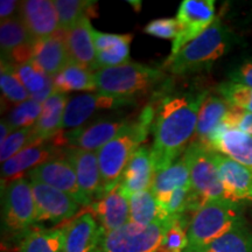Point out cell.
<instances>
[{
  "label": "cell",
  "mask_w": 252,
  "mask_h": 252,
  "mask_svg": "<svg viewBox=\"0 0 252 252\" xmlns=\"http://www.w3.org/2000/svg\"><path fill=\"white\" fill-rule=\"evenodd\" d=\"M207 97V90L187 91L160 100L153 124L154 174L175 162L191 144L198 113Z\"/></svg>",
  "instance_id": "cell-1"
},
{
  "label": "cell",
  "mask_w": 252,
  "mask_h": 252,
  "mask_svg": "<svg viewBox=\"0 0 252 252\" xmlns=\"http://www.w3.org/2000/svg\"><path fill=\"white\" fill-rule=\"evenodd\" d=\"M154 118L156 110L151 105L146 106L137 121L131 122L117 137L97 152L102 178V194L99 197L121 182L132 156L146 139L151 126L154 124Z\"/></svg>",
  "instance_id": "cell-2"
},
{
  "label": "cell",
  "mask_w": 252,
  "mask_h": 252,
  "mask_svg": "<svg viewBox=\"0 0 252 252\" xmlns=\"http://www.w3.org/2000/svg\"><path fill=\"white\" fill-rule=\"evenodd\" d=\"M235 43V34L220 18H216L200 36L186 45L174 58L166 59L163 67L174 75L193 74L209 69Z\"/></svg>",
  "instance_id": "cell-3"
},
{
  "label": "cell",
  "mask_w": 252,
  "mask_h": 252,
  "mask_svg": "<svg viewBox=\"0 0 252 252\" xmlns=\"http://www.w3.org/2000/svg\"><path fill=\"white\" fill-rule=\"evenodd\" d=\"M242 220L238 203L226 198L208 201L189 222L188 245L184 252H203Z\"/></svg>",
  "instance_id": "cell-4"
},
{
  "label": "cell",
  "mask_w": 252,
  "mask_h": 252,
  "mask_svg": "<svg viewBox=\"0 0 252 252\" xmlns=\"http://www.w3.org/2000/svg\"><path fill=\"white\" fill-rule=\"evenodd\" d=\"M184 156L188 163L191 184L187 213H193L194 215L208 201L225 198L224 189L214 162L212 150L194 141L189 145Z\"/></svg>",
  "instance_id": "cell-5"
},
{
  "label": "cell",
  "mask_w": 252,
  "mask_h": 252,
  "mask_svg": "<svg viewBox=\"0 0 252 252\" xmlns=\"http://www.w3.org/2000/svg\"><path fill=\"white\" fill-rule=\"evenodd\" d=\"M97 91L110 96L133 98L159 83L163 72L140 63L128 62L118 67L94 71Z\"/></svg>",
  "instance_id": "cell-6"
},
{
  "label": "cell",
  "mask_w": 252,
  "mask_h": 252,
  "mask_svg": "<svg viewBox=\"0 0 252 252\" xmlns=\"http://www.w3.org/2000/svg\"><path fill=\"white\" fill-rule=\"evenodd\" d=\"M178 220L163 217L146 226L126 223L117 230L104 232L99 252H157Z\"/></svg>",
  "instance_id": "cell-7"
},
{
  "label": "cell",
  "mask_w": 252,
  "mask_h": 252,
  "mask_svg": "<svg viewBox=\"0 0 252 252\" xmlns=\"http://www.w3.org/2000/svg\"><path fill=\"white\" fill-rule=\"evenodd\" d=\"M2 230L21 236L36 222V206L31 180L20 178L2 189Z\"/></svg>",
  "instance_id": "cell-8"
},
{
  "label": "cell",
  "mask_w": 252,
  "mask_h": 252,
  "mask_svg": "<svg viewBox=\"0 0 252 252\" xmlns=\"http://www.w3.org/2000/svg\"><path fill=\"white\" fill-rule=\"evenodd\" d=\"M127 118H102L68 132L60 131L50 140L55 146L98 152L130 124Z\"/></svg>",
  "instance_id": "cell-9"
},
{
  "label": "cell",
  "mask_w": 252,
  "mask_h": 252,
  "mask_svg": "<svg viewBox=\"0 0 252 252\" xmlns=\"http://www.w3.org/2000/svg\"><path fill=\"white\" fill-rule=\"evenodd\" d=\"M216 19L214 0H184L176 14L178 34L172 45V59L186 45L200 36Z\"/></svg>",
  "instance_id": "cell-10"
},
{
  "label": "cell",
  "mask_w": 252,
  "mask_h": 252,
  "mask_svg": "<svg viewBox=\"0 0 252 252\" xmlns=\"http://www.w3.org/2000/svg\"><path fill=\"white\" fill-rule=\"evenodd\" d=\"M133 102L132 98L110 96L104 94H84L75 96L68 100L63 115L61 131L75 130L81 127L94 117L97 112L108 111L128 105Z\"/></svg>",
  "instance_id": "cell-11"
},
{
  "label": "cell",
  "mask_w": 252,
  "mask_h": 252,
  "mask_svg": "<svg viewBox=\"0 0 252 252\" xmlns=\"http://www.w3.org/2000/svg\"><path fill=\"white\" fill-rule=\"evenodd\" d=\"M31 180H36L41 184L48 185L50 187L59 189L63 193L70 195L77 201L80 206H89L90 202L87 200L78 186L77 176L70 163L64 157L49 160L28 173Z\"/></svg>",
  "instance_id": "cell-12"
},
{
  "label": "cell",
  "mask_w": 252,
  "mask_h": 252,
  "mask_svg": "<svg viewBox=\"0 0 252 252\" xmlns=\"http://www.w3.org/2000/svg\"><path fill=\"white\" fill-rule=\"evenodd\" d=\"M31 184L35 198L36 222H62L77 213L80 204L70 195L36 180H31Z\"/></svg>",
  "instance_id": "cell-13"
},
{
  "label": "cell",
  "mask_w": 252,
  "mask_h": 252,
  "mask_svg": "<svg viewBox=\"0 0 252 252\" xmlns=\"http://www.w3.org/2000/svg\"><path fill=\"white\" fill-rule=\"evenodd\" d=\"M226 200L232 202L252 201V171L223 154L212 150Z\"/></svg>",
  "instance_id": "cell-14"
},
{
  "label": "cell",
  "mask_w": 252,
  "mask_h": 252,
  "mask_svg": "<svg viewBox=\"0 0 252 252\" xmlns=\"http://www.w3.org/2000/svg\"><path fill=\"white\" fill-rule=\"evenodd\" d=\"M19 17L34 41L53 36L61 31L58 11L50 0L20 1Z\"/></svg>",
  "instance_id": "cell-15"
},
{
  "label": "cell",
  "mask_w": 252,
  "mask_h": 252,
  "mask_svg": "<svg viewBox=\"0 0 252 252\" xmlns=\"http://www.w3.org/2000/svg\"><path fill=\"white\" fill-rule=\"evenodd\" d=\"M63 157L76 173L78 186L84 196L91 203L102 194V178L97 152H90L75 147L63 150Z\"/></svg>",
  "instance_id": "cell-16"
},
{
  "label": "cell",
  "mask_w": 252,
  "mask_h": 252,
  "mask_svg": "<svg viewBox=\"0 0 252 252\" xmlns=\"http://www.w3.org/2000/svg\"><path fill=\"white\" fill-rule=\"evenodd\" d=\"M94 216L104 232H111L130 222V197L121 182L93 203Z\"/></svg>",
  "instance_id": "cell-17"
},
{
  "label": "cell",
  "mask_w": 252,
  "mask_h": 252,
  "mask_svg": "<svg viewBox=\"0 0 252 252\" xmlns=\"http://www.w3.org/2000/svg\"><path fill=\"white\" fill-rule=\"evenodd\" d=\"M59 153L63 154V151L59 150L54 144L45 143L23 150L1 165V186L4 187L5 184L8 185L17 179L24 178L26 172L28 174L37 166L60 158Z\"/></svg>",
  "instance_id": "cell-18"
},
{
  "label": "cell",
  "mask_w": 252,
  "mask_h": 252,
  "mask_svg": "<svg viewBox=\"0 0 252 252\" xmlns=\"http://www.w3.org/2000/svg\"><path fill=\"white\" fill-rule=\"evenodd\" d=\"M63 252H99L104 230L93 213H84L64 226Z\"/></svg>",
  "instance_id": "cell-19"
},
{
  "label": "cell",
  "mask_w": 252,
  "mask_h": 252,
  "mask_svg": "<svg viewBox=\"0 0 252 252\" xmlns=\"http://www.w3.org/2000/svg\"><path fill=\"white\" fill-rule=\"evenodd\" d=\"M93 32L94 28L90 24V19L84 18L70 31L65 32L64 40L71 63L97 71Z\"/></svg>",
  "instance_id": "cell-20"
},
{
  "label": "cell",
  "mask_w": 252,
  "mask_h": 252,
  "mask_svg": "<svg viewBox=\"0 0 252 252\" xmlns=\"http://www.w3.org/2000/svg\"><path fill=\"white\" fill-rule=\"evenodd\" d=\"M65 32L35 41L33 47V61L50 77H54L70 63L65 45Z\"/></svg>",
  "instance_id": "cell-21"
},
{
  "label": "cell",
  "mask_w": 252,
  "mask_h": 252,
  "mask_svg": "<svg viewBox=\"0 0 252 252\" xmlns=\"http://www.w3.org/2000/svg\"><path fill=\"white\" fill-rule=\"evenodd\" d=\"M209 150L231 158L252 171V135L224 125L207 145Z\"/></svg>",
  "instance_id": "cell-22"
},
{
  "label": "cell",
  "mask_w": 252,
  "mask_h": 252,
  "mask_svg": "<svg viewBox=\"0 0 252 252\" xmlns=\"http://www.w3.org/2000/svg\"><path fill=\"white\" fill-rule=\"evenodd\" d=\"M154 176L152 151L140 146L135 151L126 166L121 179V185L127 196L151 188Z\"/></svg>",
  "instance_id": "cell-23"
},
{
  "label": "cell",
  "mask_w": 252,
  "mask_h": 252,
  "mask_svg": "<svg viewBox=\"0 0 252 252\" xmlns=\"http://www.w3.org/2000/svg\"><path fill=\"white\" fill-rule=\"evenodd\" d=\"M232 106L224 98L209 96L201 106L193 141L207 146L212 138L224 126L225 117Z\"/></svg>",
  "instance_id": "cell-24"
},
{
  "label": "cell",
  "mask_w": 252,
  "mask_h": 252,
  "mask_svg": "<svg viewBox=\"0 0 252 252\" xmlns=\"http://www.w3.org/2000/svg\"><path fill=\"white\" fill-rule=\"evenodd\" d=\"M68 100L65 94L54 93L42 104V112L39 121L33 126V134L37 144L46 143L61 131L63 115Z\"/></svg>",
  "instance_id": "cell-25"
},
{
  "label": "cell",
  "mask_w": 252,
  "mask_h": 252,
  "mask_svg": "<svg viewBox=\"0 0 252 252\" xmlns=\"http://www.w3.org/2000/svg\"><path fill=\"white\" fill-rule=\"evenodd\" d=\"M188 185H190V174L187 160L182 156L166 169L154 174L151 190L160 206H163L176 189Z\"/></svg>",
  "instance_id": "cell-26"
},
{
  "label": "cell",
  "mask_w": 252,
  "mask_h": 252,
  "mask_svg": "<svg viewBox=\"0 0 252 252\" xmlns=\"http://www.w3.org/2000/svg\"><path fill=\"white\" fill-rule=\"evenodd\" d=\"M12 68L32 99L43 104L54 94L53 77L48 76L33 60L20 64H12Z\"/></svg>",
  "instance_id": "cell-27"
},
{
  "label": "cell",
  "mask_w": 252,
  "mask_h": 252,
  "mask_svg": "<svg viewBox=\"0 0 252 252\" xmlns=\"http://www.w3.org/2000/svg\"><path fill=\"white\" fill-rule=\"evenodd\" d=\"M54 93L67 94L71 91L97 90L94 72L75 63H69L61 72L53 77Z\"/></svg>",
  "instance_id": "cell-28"
},
{
  "label": "cell",
  "mask_w": 252,
  "mask_h": 252,
  "mask_svg": "<svg viewBox=\"0 0 252 252\" xmlns=\"http://www.w3.org/2000/svg\"><path fill=\"white\" fill-rule=\"evenodd\" d=\"M35 42L32 39L20 17H15L11 20L0 25V50L1 61H8L11 55L24 47L33 45Z\"/></svg>",
  "instance_id": "cell-29"
},
{
  "label": "cell",
  "mask_w": 252,
  "mask_h": 252,
  "mask_svg": "<svg viewBox=\"0 0 252 252\" xmlns=\"http://www.w3.org/2000/svg\"><path fill=\"white\" fill-rule=\"evenodd\" d=\"M163 219L161 207L151 190L139 191L130 196V222L146 226L156 220Z\"/></svg>",
  "instance_id": "cell-30"
},
{
  "label": "cell",
  "mask_w": 252,
  "mask_h": 252,
  "mask_svg": "<svg viewBox=\"0 0 252 252\" xmlns=\"http://www.w3.org/2000/svg\"><path fill=\"white\" fill-rule=\"evenodd\" d=\"M61 31L68 32L84 18L96 17V1L89 0H55Z\"/></svg>",
  "instance_id": "cell-31"
},
{
  "label": "cell",
  "mask_w": 252,
  "mask_h": 252,
  "mask_svg": "<svg viewBox=\"0 0 252 252\" xmlns=\"http://www.w3.org/2000/svg\"><path fill=\"white\" fill-rule=\"evenodd\" d=\"M64 237V226L61 229L30 232L19 245V252H63Z\"/></svg>",
  "instance_id": "cell-32"
},
{
  "label": "cell",
  "mask_w": 252,
  "mask_h": 252,
  "mask_svg": "<svg viewBox=\"0 0 252 252\" xmlns=\"http://www.w3.org/2000/svg\"><path fill=\"white\" fill-rule=\"evenodd\" d=\"M203 252H252V230L242 220Z\"/></svg>",
  "instance_id": "cell-33"
},
{
  "label": "cell",
  "mask_w": 252,
  "mask_h": 252,
  "mask_svg": "<svg viewBox=\"0 0 252 252\" xmlns=\"http://www.w3.org/2000/svg\"><path fill=\"white\" fill-rule=\"evenodd\" d=\"M0 89H1L2 99L14 106L31 98V94H28V91L19 81L17 75L14 74L12 64L6 61H1Z\"/></svg>",
  "instance_id": "cell-34"
},
{
  "label": "cell",
  "mask_w": 252,
  "mask_h": 252,
  "mask_svg": "<svg viewBox=\"0 0 252 252\" xmlns=\"http://www.w3.org/2000/svg\"><path fill=\"white\" fill-rule=\"evenodd\" d=\"M41 112H42V104L30 98L26 102L15 105L4 119L11 126L12 131H15L35 125L39 121Z\"/></svg>",
  "instance_id": "cell-35"
},
{
  "label": "cell",
  "mask_w": 252,
  "mask_h": 252,
  "mask_svg": "<svg viewBox=\"0 0 252 252\" xmlns=\"http://www.w3.org/2000/svg\"><path fill=\"white\" fill-rule=\"evenodd\" d=\"M33 145H40L34 138L33 126L13 131L7 139L0 145V161L4 163L11 158L17 156L19 152Z\"/></svg>",
  "instance_id": "cell-36"
},
{
  "label": "cell",
  "mask_w": 252,
  "mask_h": 252,
  "mask_svg": "<svg viewBox=\"0 0 252 252\" xmlns=\"http://www.w3.org/2000/svg\"><path fill=\"white\" fill-rule=\"evenodd\" d=\"M217 91L230 105L252 113V89L234 82L220 84Z\"/></svg>",
  "instance_id": "cell-37"
},
{
  "label": "cell",
  "mask_w": 252,
  "mask_h": 252,
  "mask_svg": "<svg viewBox=\"0 0 252 252\" xmlns=\"http://www.w3.org/2000/svg\"><path fill=\"white\" fill-rule=\"evenodd\" d=\"M132 41H126L111 49L96 53L97 70L104 68L118 67L130 62V45Z\"/></svg>",
  "instance_id": "cell-38"
},
{
  "label": "cell",
  "mask_w": 252,
  "mask_h": 252,
  "mask_svg": "<svg viewBox=\"0 0 252 252\" xmlns=\"http://www.w3.org/2000/svg\"><path fill=\"white\" fill-rule=\"evenodd\" d=\"M144 32L149 35L160 37V39H174L178 34L176 19L163 18L152 20L145 26Z\"/></svg>",
  "instance_id": "cell-39"
},
{
  "label": "cell",
  "mask_w": 252,
  "mask_h": 252,
  "mask_svg": "<svg viewBox=\"0 0 252 252\" xmlns=\"http://www.w3.org/2000/svg\"><path fill=\"white\" fill-rule=\"evenodd\" d=\"M93 35L96 53L111 49L113 47L121 45L123 42L132 41V39H133V35H132V34H109L103 33V32H98L96 30H94Z\"/></svg>",
  "instance_id": "cell-40"
},
{
  "label": "cell",
  "mask_w": 252,
  "mask_h": 252,
  "mask_svg": "<svg viewBox=\"0 0 252 252\" xmlns=\"http://www.w3.org/2000/svg\"><path fill=\"white\" fill-rule=\"evenodd\" d=\"M224 125L252 135V113L232 106L225 117Z\"/></svg>",
  "instance_id": "cell-41"
},
{
  "label": "cell",
  "mask_w": 252,
  "mask_h": 252,
  "mask_svg": "<svg viewBox=\"0 0 252 252\" xmlns=\"http://www.w3.org/2000/svg\"><path fill=\"white\" fill-rule=\"evenodd\" d=\"M230 82L252 89V62H245L230 74Z\"/></svg>",
  "instance_id": "cell-42"
},
{
  "label": "cell",
  "mask_w": 252,
  "mask_h": 252,
  "mask_svg": "<svg viewBox=\"0 0 252 252\" xmlns=\"http://www.w3.org/2000/svg\"><path fill=\"white\" fill-rule=\"evenodd\" d=\"M20 1L15 0H1L0 1V20L1 23L11 20L19 15Z\"/></svg>",
  "instance_id": "cell-43"
},
{
  "label": "cell",
  "mask_w": 252,
  "mask_h": 252,
  "mask_svg": "<svg viewBox=\"0 0 252 252\" xmlns=\"http://www.w3.org/2000/svg\"><path fill=\"white\" fill-rule=\"evenodd\" d=\"M12 132L13 131H12L11 126H9L7 124V122L2 118L1 122H0V145L4 143L6 139H7L9 135H11Z\"/></svg>",
  "instance_id": "cell-44"
},
{
  "label": "cell",
  "mask_w": 252,
  "mask_h": 252,
  "mask_svg": "<svg viewBox=\"0 0 252 252\" xmlns=\"http://www.w3.org/2000/svg\"><path fill=\"white\" fill-rule=\"evenodd\" d=\"M2 252H4V251H2ZM5 252H8V251H5Z\"/></svg>",
  "instance_id": "cell-45"
}]
</instances>
